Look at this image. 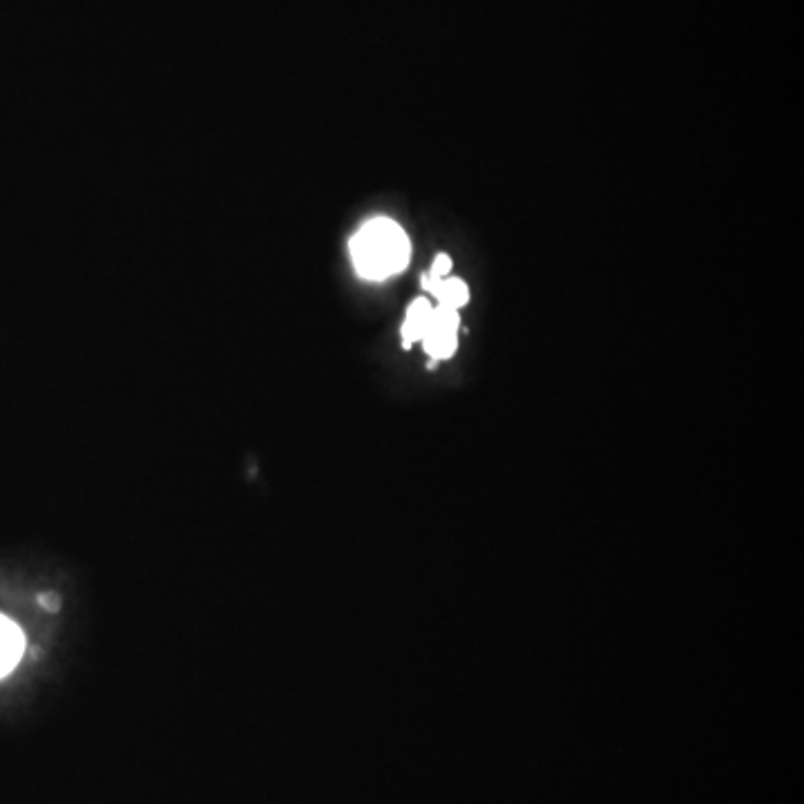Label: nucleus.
I'll list each match as a JSON object with an SVG mask.
<instances>
[{
    "label": "nucleus",
    "instance_id": "obj_1",
    "mask_svg": "<svg viewBox=\"0 0 804 804\" xmlns=\"http://www.w3.org/2000/svg\"><path fill=\"white\" fill-rule=\"evenodd\" d=\"M349 253L358 276L371 282H382L407 268L412 242L393 219L376 217L353 235Z\"/></svg>",
    "mask_w": 804,
    "mask_h": 804
},
{
    "label": "nucleus",
    "instance_id": "obj_2",
    "mask_svg": "<svg viewBox=\"0 0 804 804\" xmlns=\"http://www.w3.org/2000/svg\"><path fill=\"white\" fill-rule=\"evenodd\" d=\"M458 331H461V316L456 308L436 304L421 339L424 353L432 356L433 362L452 358L458 349Z\"/></svg>",
    "mask_w": 804,
    "mask_h": 804
},
{
    "label": "nucleus",
    "instance_id": "obj_3",
    "mask_svg": "<svg viewBox=\"0 0 804 804\" xmlns=\"http://www.w3.org/2000/svg\"><path fill=\"white\" fill-rule=\"evenodd\" d=\"M25 653V637L21 628L0 614V677L9 675L18 666Z\"/></svg>",
    "mask_w": 804,
    "mask_h": 804
},
{
    "label": "nucleus",
    "instance_id": "obj_4",
    "mask_svg": "<svg viewBox=\"0 0 804 804\" xmlns=\"http://www.w3.org/2000/svg\"><path fill=\"white\" fill-rule=\"evenodd\" d=\"M423 287L432 293L433 298L438 299V304L449 308H456L461 311L463 307L469 302V288L463 279L458 277H441V279H433V277H423Z\"/></svg>",
    "mask_w": 804,
    "mask_h": 804
},
{
    "label": "nucleus",
    "instance_id": "obj_5",
    "mask_svg": "<svg viewBox=\"0 0 804 804\" xmlns=\"http://www.w3.org/2000/svg\"><path fill=\"white\" fill-rule=\"evenodd\" d=\"M432 308H433V304L424 298L413 299V302L409 304L407 316H404V322H402V329H401L404 349H409L412 344L421 342L424 329H427L429 316H432Z\"/></svg>",
    "mask_w": 804,
    "mask_h": 804
},
{
    "label": "nucleus",
    "instance_id": "obj_6",
    "mask_svg": "<svg viewBox=\"0 0 804 804\" xmlns=\"http://www.w3.org/2000/svg\"><path fill=\"white\" fill-rule=\"evenodd\" d=\"M449 271H452V257H449V255L441 253V255H436V257H433L432 271H429V277H433V279L447 277Z\"/></svg>",
    "mask_w": 804,
    "mask_h": 804
},
{
    "label": "nucleus",
    "instance_id": "obj_7",
    "mask_svg": "<svg viewBox=\"0 0 804 804\" xmlns=\"http://www.w3.org/2000/svg\"><path fill=\"white\" fill-rule=\"evenodd\" d=\"M41 601L47 611H58V606H61L58 597H54V594H45V597H41Z\"/></svg>",
    "mask_w": 804,
    "mask_h": 804
}]
</instances>
